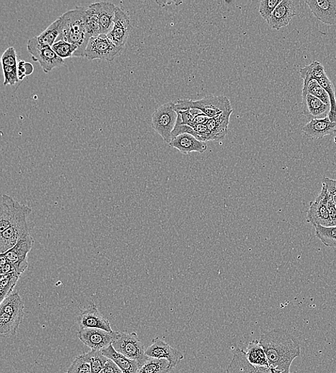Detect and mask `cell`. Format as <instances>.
Segmentation results:
<instances>
[{"label":"cell","mask_w":336,"mask_h":373,"mask_svg":"<svg viewBox=\"0 0 336 373\" xmlns=\"http://www.w3.org/2000/svg\"><path fill=\"white\" fill-rule=\"evenodd\" d=\"M311 94L327 105L331 104L328 92L315 80H312L307 86H303L302 95ZM331 106V105H330Z\"/></svg>","instance_id":"33"},{"label":"cell","mask_w":336,"mask_h":373,"mask_svg":"<svg viewBox=\"0 0 336 373\" xmlns=\"http://www.w3.org/2000/svg\"><path fill=\"white\" fill-rule=\"evenodd\" d=\"M34 245V239L29 234L22 238L12 249L1 254L12 265L15 272L22 274L28 267L27 255Z\"/></svg>","instance_id":"10"},{"label":"cell","mask_w":336,"mask_h":373,"mask_svg":"<svg viewBox=\"0 0 336 373\" xmlns=\"http://www.w3.org/2000/svg\"><path fill=\"white\" fill-rule=\"evenodd\" d=\"M103 371L104 373H123L119 366L110 359L105 364Z\"/></svg>","instance_id":"44"},{"label":"cell","mask_w":336,"mask_h":373,"mask_svg":"<svg viewBox=\"0 0 336 373\" xmlns=\"http://www.w3.org/2000/svg\"><path fill=\"white\" fill-rule=\"evenodd\" d=\"M322 185L326 188L331 201L336 207V180L331 179L329 177H324Z\"/></svg>","instance_id":"41"},{"label":"cell","mask_w":336,"mask_h":373,"mask_svg":"<svg viewBox=\"0 0 336 373\" xmlns=\"http://www.w3.org/2000/svg\"><path fill=\"white\" fill-rule=\"evenodd\" d=\"M302 115L310 121L327 117L331 109L330 105L324 104L311 94L302 96Z\"/></svg>","instance_id":"22"},{"label":"cell","mask_w":336,"mask_h":373,"mask_svg":"<svg viewBox=\"0 0 336 373\" xmlns=\"http://www.w3.org/2000/svg\"><path fill=\"white\" fill-rule=\"evenodd\" d=\"M315 236L327 247L336 248V227L314 226Z\"/></svg>","instance_id":"32"},{"label":"cell","mask_w":336,"mask_h":373,"mask_svg":"<svg viewBox=\"0 0 336 373\" xmlns=\"http://www.w3.org/2000/svg\"><path fill=\"white\" fill-rule=\"evenodd\" d=\"M102 353L111 361H113L121 369L123 373H137L139 365L136 361L126 358L125 356L118 352L113 347L110 346L101 350Z\"/></svg>","instance_id":"25"},{"label":"cell","mask_w":336,"mask_h":373,"mask_svg":"<svg viewBox=\"0 0 336 373\" xmlns=\"http://www.w3.org/2000/svg\"><path fill=\"white\" fill-rule=\"evenodd\" d=\"M86 10L87 7H77L59 17L61 25L57 41H65L77 46V51L73 57H86V48L91 39L86 25Z\"/></svg>","instance_id":"2"},{"label":"cell","mask_w":336,"mask_h":373,"mask_svg":"<svg viewBox=\"0 0 336 373\" xmlns=\"http://www.w3.org/2000/svg\"><path fill=\"white\" fill-rule=\"evenodd\" d=\"M211 118L209 117H207L206 115H204V113L201 112L197 113L194 117V125L195 126L196 125L199 124H206L208 121H209ZM194 126V127H195Z\"/></svg>","instance_id":"46"},{"label":"cell","mask_w":336,"mask_h":373,"mask_svg":"<svg viewBox=\"0 0 336 373\" xmlns=\"http://www.w3.org/2000/svg\"><path fill=\"white\" fill-rule=\"evenodd\" d=\"M123 47L116 45L107 35L101 34L89 40L86 58L90 60L100 59L113 61L123 51Z\"/></svg>","instance_id":"9"},{"label":"cell","mask_w":336,"mask_h":373,"mask_svg":"<svg viewBox=\"0 0 336 373\" xmlns=\"http://www.w3.org/2000/svg\"><path fill=\"white\" fill-rule=\"evenodd\" d=\"M232 112L233 109L223 112L206 122V125L213 136V141H219L226 137Z\"/></svg>","instance_id":"24"},{"label":"cell","mask_w":336,"mask_h":373,"mask_svg":"<svg viewBox=\"0 0 336 373\" xmlns=\"http://www.w3.org/2000/svg\"><path fill=\"white\" fill-rule=\"evenodd\" d=\"M300 3L293 0H282L267 23L273 30H280L291 22L298 15Z\"/></svg>","instance_id":"14"},{"label":"cell","mask_w":336,"mask_h":373,"mask_svg":"<svg viewBox=\"0 0 336 373\" xmlns=\"http://www.w3.org/2000/svg\"><path fill=\"white\" fill-rule=\"evenodd\" d=\"M31 213L32 209L28 205L21 204L8 194H3L0 205V233L10 226L27 221Z\"/></svg>","instance_id":"5"},{"label":"cell","mask_w":336,"mask_h":373,"mask_svg":"<svg viewBox=\"0 0 336 373\" xmlns=\"http://www.w3.org/2000/svg\"><path fill=\"white\" fill-rule=\"evenodd\" d=\"M23 318L12 317L0 312V334L3 337H11L17 334Z\"/></svg>","instance_id":"29"},{"label":"cell","mask_w":336,"mask_h":373,"mask_svg":"<svg viewBox=\"0 0 336 373\" xmlns=\"http://www.w3.org/2000/svg\"><path fill=\"white\" fill-rule=\"evenodd\" d=\"M158 5H161L162 7H165V5H171V4H175L176 5L178 6L179 5L183 3V2H177V1H173V2H156Z\"/></svg>","instance_id":"47"},{"label":"cell","mask_w":336,"mask_h":373,"mask_svg":"<svg viewBox=\"0 0 336 373\" xmlns=\"http://www.w3.org/2000/svg\"><path fill=\"white\" fill-rule=\"evenodd\" d=\"M245 354L248 361L252 365L269 368L265 352L259 340H252L248 345Z\"/></svg>","instance_id":"27"},{"label":"cell","mask_w":336,"mask_h":373,"mask_svg":"<svg viewBox=\"0 0 336 373\" xmlns=\"http://www.w3.org/2000/svg\"><path fill=\"white\" fill-rule=\"evenodd\" d=\"M3 66L18 67L17 54L13 47H9L2 56Z\"/></svg>","instance_id":"40"},{"label":"cell","mask_w":336,"mask_h":373,"mask_svg":"<svg viewBox=\"0 0 336 373\" xmlns=\"http://www.w3.org/2000/svg\"><path fill=\"white\" fill-rule=\"evenodd\" d=\"M61 21L60 18L48 27L42 34L36 37L43 45L52 47L57 41L60 32Z\"/></svg>","instance_id":"31"},{"label":"cell","mask_w":336,"mask_h":373,"mask_svg":"<svg viewBox=\"0 0 336 373\" xmlns=\"http://www.w3.org/2000/svg\"><path fill=\"white\" fill-rule=\"evenodd\" d=\"M52 48L58 56L63 60L73 57L77 51V46L65 41L56 42Z\"/></svg>","instance_id":"36"},{"label":"cell","mask_w":336,"mask_h":373,"mask_svg":"<svg viewBox=\"0 0 336 373\" xmlns=\"http://www.w3.org/2000/svg\"><path fill=\"white\" fill-rule=\"evenodd\" d=\"M21 275L18 272L1 275V279H0V299H1V302L12 294Z\"/></svg>","instance_id":"30"},{"label":"cell","mask_w":336,"mask_h":373,"mask_svg":"<svg viewBox=\"0 0 336 373\" xmlns=\"http://www.w3.org/2000/svg\"><path fill=\"white\" fill-rule=\"evenodd\" d=\"M19 71L23 73L26 76L31 75L34 71V67L30 63H27L25 60H19L18 64Z\"/></svg>","instance_id":"43"},{"label":"cell","mask_w":336,"mask_h":373,"mask_svg":"<svg viewBox=\"0 0 336 373\" xmlns=\"http://www.w3.org/2000/svg\"><path fill=\"white\" fill-rule=\"evenodd\" d=\"M193 128L200 137V141L204 142L208 141H213V136L206 124L196 125Z\"/></svg>","instance_id":"42"},{"label":"cell","mask_w":336,"mask_h":373,"mask_svg":"<svg viewBox=\"0 0 336 373\" xmlns=\"http://www.w3.org/2000/svg\"><path fill=\"white\" fill-rule=\"evenodd\" d=\"M132 25L129 16L117 7L114 27L107 35L108 38L116 45L123 47L128 37H129Z\"/></svg>","instance_id":"16"},{"label":"cell","mask_w":336,"mask_h":373,"mask_svg":"<svg viewBox=\"0 0 336 373\" xmlns=\"http://www.w3.org/2000/svg\"><path fill=\"white\" fill-rule=\"evenodd\" d=\"M24 310V303L19 293H12L0 305V312L14 317L23 318Z\"/></svg>","instance_id":"26"},{"label":"cell","mask_w":336,"mask_h":373,"mask_svg":"<svg viewBox=\"0 0 336 373\" xmlns=\"http://www.w3.org/2000/svg\"><path fill=\"white\" fill-rule=\"evenodd\" d=\"M171 148L178 150L187 155L191 152L204 153L207 150L206 142L197 139L190 134H182L174 138L169 143Z\"/></svg>","instance_id":"21"},{"label":"cell","mask_w":336,"mask_h":373,"mask_svg":"<svg viewBox=\"0 0 336 373\" xmlns=\"http://www.w3.org/2000/svg\"><path fill=\"white\" fill-rule=\"evenodd\" d=\"M85 355L90 363L91 373H100L108 361V359L102 353L101 350H91L90 352L85 353Z\"/></svg>","instance_id":"34"},{"label":"cell","mask_w":336,"mask_h":373,"mask_svg":"<svg viewBox=\"0 0 336 373\" xmlns=\"http://www.w3.org/2000/svg\"><path fill=\"white\" fill-rule=\"evenodd\" d=\"M80 329H101L112 332L109 321L100 313L99 308L91 303L76 318Z\"/></svg>","instance_id":"13"},{"label":"cell","mask_w":336,"mask_h":373,"mask_svg":"<svg viewBox=\"0 0 336 373\" xmlns=\"http://www.w3.org/2000/svg\"><path fill=\"white\" fill-rule=\"evenodd\" d=\"M281 1L282 0H262L259 12L263 19L267 23Z\"/></svg>","instance_id":"38"},{"label":"cell","mask_w":336,"mask_h":373,"mask_svg":"<svg viewBox=\"0 0 336 373\" xmlns=\"http://www.w3.org/2000/svg\"><path fill=\"white\" fill-rule=\"evenodd\" d=\"M303 79V86H307L311 80H315L328 93L331 101V109L328 117L333 122H336V95L335 89L331 79L326 75L323 65L315 60L309 66L299 71Z\"/></svg>","instance_id":"4"},{"label":"cell","mask_w":336,"mask_h":373,"mask_svg":"<svg viewBox=\"0 0 336 373\" xmlns=\"http://www.w3.org/2000/svg\"><path fill=\"white\" fill-rule=\"evenodd\" d=\"M226 373H274L270 368L254 366L249 363L245 351L236 348L233 358L226 369Z\"/></svg>","instance_id":"18"},{"label":"cell","mask_w":336,"mask_h":373,"mask_svg":"<svg viewBox=\"0 0 336 373\" xmlns=\"http://www.w3.org/2000/svg\"><path fill=\"white\" fill-rule=\"evenodd\" d=\"M118 332L101 329H80L77 337L92 350H102L113 344Z\"/></svg>","instance_id":"11"},{"label":"cell","mask_w":336,"mask_h":373,"mask_svg":"<svg viewBox=\"0 0 336 373\" xmlns=\"http://www.w3.org/2000/svg\"><path fill=\"white\" fill-rule=\"evenodd\" d=\"M173 368L165 359L150 358L141 366L137 373H169Z\"/></svg>","instance_id":"28"},{"label":"cell","mask_w":336,"mask_h":373,"mask_svg":"<svg viewBox=\"0 0 336 373\" xmlns=\"http://www.w3.org/2000/svg\"><path fill=\"white\" fill-rule=\"evenodd\" d=\"M304 135L312 139H322L336 133V122L327 117L324 119L313 120L302 128Z\"/></svg>","instance_id":"20"},{"label":"cell","mask_w":336,"mask_h":373,"mask_svg":"<svg viewBox=\"0 0 336 373\" xmlns=\"http://www.w3.org/2000/svg\"><path fill=\"white\" fill-rule=\"evenodd\" d=\"M114 348L126 358L138 362L139 368L149 357L136 332H119L113 344Z\"/></svg>","instance_id":"6"},{"label":"cell","mask_w":336,"mask_h":373,"mask_svg":"<svg viewBox=\"0 0 336 373\" xmlns=\"http://www.w3.org/2000/svg\"><path fill=\"white\" fill-rule=\"evenodd\" d=\"M27 47L32 59L38 62L46 74L65 64V61L58 56L52 47L40 44L36 37L27 41Z\"/></svg>","instance_id":"8"},{"label":"cell","mask_w":336,"mask_h":373,"mask_svg":"<svg viewBox=\"0 0 336 373\" xmlns=\"http://www.w3.org/2000/svg\"><path fill=\"white\" fill-rule=\"evenodd\" d=\"M329 196L324 186L322 185L321 193L310 203V208L307 214V222L313 227L322 225L324 227H332L331 219L328 208V201Z\"/></svg>","instance_id":"12"},{"label":"cell","mask_w":336,"mask_h":373,"mask_svg":"<svg viewBox=\"0 0 336 373\" xmlns=\"http://www.w3.org/2000/svg\"><path fill=\"white\" fill-rule=\"evenodd\" d=\"M29 234L27 221L10 226L5 231L0 233V253H4L10 250L22 238Z\"/></svg>","instance_id":"19"},{"label":"cell","mask_w":336,"mask_h":373,"mask_svg":"<svg viewBox=\"0 0 336 373\" xmlns=\"http://www.w3.org/2000/svg\"><path fill=\"white\" fill-rule=\"evenodd\" d=\"M272 370H273L274 372V373H283V372H278L275 370H273V369H271ZM285 373H291V372H285Z\"/></svg>","instance_id":"48"},{"label":"cell","mask_w":336,"mask_h":373,"mask_svg":"<svg viewBox=\"0 0 336 373\" xmlns=\"http://www.w3.org/2000/svg\"><path fill=\"white\" fill-rule=\"evenodd\" d=\"M66 373H91V365L85 353L76 357Z\"/></svg>","instance_id":"37"},{"label":"cell","mask_w":336,"mask_h":373,"mask_svg":"<svg viewBox=\"0 0 336 373\" xmlns=\"http://www.w3.org/2000/svg\"><path fill=\"white\" fill-rule=\"evenodd\" d=\"M146 354L150 358L167 360L173 368L184 359L182 352L158 337L153 339L152 345L146 350Z\"/></svg>","instance_id":"15"},{"label":"cell","mask_w":336,"mask_h":373,"mask_svg":"<svg viewBox=\"0 0 336 373\" xmlns=\"http://www.w3.org/2000/svg\"><path fill=\"white\" fill-rule=\"evenodd\" d=\"M328 208L329 210L332 226L336 227V207L331 201L330 197L328 201Z\"/></svg>","instance_id":"45"},{"label":"cell","mask_w":336,"mask_h":373,"mask_svg":"<svg viewBox=\"0 0 336 373\" xmlns=\"http://www.w3.org/2000/svg\"><path fill=\"white\" fill-rule=\"evenodd\" d=\"M91 6L97 13L101 34L108 35L114 27L117 6L108 2L95 3Z\"/></svg>","instance_id":"23"},{"label":"cell","mask_w":336,"mask_h":373,"mask_svg":"<svg viewBox=\"0 0 336 373\" xmlns=\"http://www.w3.org/2000/svg\"><path fill=\"white\" fill-rule=\"evenodd\" d=\"M86 25L91 38L101 35L97 13L91 5L88 6L86 10Z\"/></svg>","instance_id":"35"},{"label":"cell","mask_w":336,"mask_h":373,"mask_svg":"<svg viewBox=\"0 0 336 373\" xmlns=\"http://www.w3.org/2000/svg\"><path fill=\"white\" fill-rule=\"evenodd\" d=\"M260 343L265 352L269 368L280 372H290L293 362L301 354L298 340L282 328L264 332Z\"/></svg>","instance_id":"1"},{"label":"cell","mask_w":336,"mask_h":373,"mask_svg":"<svg viewBox=\"0 0 336 373\" xmlns=\"http://www.w3.org/2000/svg\"><path fill=\"white\" fill-rule=\"evenodd\" d=\"M306 3L317 20L326 25H336V0H309Z\"/></svg>","instance_id":"17"},{"label":"cell","mask_w":336,"mask_h":373,"mask_svg":"<svg viewBox=\"0 0 336 373\" xmlns=\"http://www.w3.org/2000/svg\"><path fill=\"white\" fill-rule=\"evenodd\" d=\"M3 69L5 76L4 86H14L19 82L20 80L19 78L18 67L3 66Z\"/></svg>","instance_id":"39"},{"label":"cell","mask_w":336,"mask_h":373,"mask_svg":"<svg viewBox=\"0 0 336 373\" xmlns=\"http://www.w3.org/2000/svg\"><path fill=\"white\" fill-rule=\"evenodd\" d=\"M174 109L176 111L197 109L210 118H214L223 112L232 110L231 102L227 96L215 95H206L197 101L178 100L174 104Z\"/></svg>","instance_id":"3"},{"label":"cell","mask_w":336,"mask_h":373,"mask_svg":"<svg viewBox=\"0 0 336 373\" xmlns=\"http://www.w3.org/2000/svg\"><path fill=\"white\" fill-rule=\"evenodd\" d=\"M178 113L174 109V103L169 102L159 108L152 117V126L169 144L171 141V133L177 124Z\"/></svg>","instance_id":"7"}]
</instances>
